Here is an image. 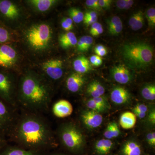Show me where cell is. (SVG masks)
Here are the masks:
<instances>
[{
	"label": "cell",
	"mask_w": 155,
	"mask_h": 155,
	"mask_svg": "<svg viewBox=\"0 0 155 155\" xmlns=\"http://www.w3.org/2000/svg\"><path fill=\"white\" fill-rule=\"evenodd\" d=\"M8 137L19 147L38 151L55 144L48 123L37 113L28 111L18 116Z\"/></svg>",
	"instance_id": "obj_1"
},
{
	"label": "cell",
	"mask_w": 155,
	"mask_h": 155,
	"mask_svg": "<svg viewBox=\"0 0 155 155\" xmlns=\"http://www.w3.org/2000/svg\"><path fill=\"white\" fill-rule=\"evenodd\" d=\"M19 100L28 112L38 114L45 111L51 102L50 89L38 78L27 75L22 78L20 82Z\"/></svg>",
	"instance_id": "obj_2"
},
{
	"label": "cell",
	"mask_w": 155,
	"mask_h": 155,
	"mask_svg": "<svg viewBox=\"0 0 155 155\" xmlns=\"http://www.w3.org/2000/svg\"><path fill=\"white\" fill-rule=\"evenodd\" d=\"M122 54L126 64L134 69H143L148 67L152 63L153 58V48L141 42L124 45Z\"/></svg>",
	"instance_id": "obj_3"
},
{
	"label": "cell",
	"mask_w": 155,
	"mask_h": 155,
	"mask_svg": "<svg viewBox=\"0 0 155 155\" xmlns=\"http://www.w3.org/2000/svg\"><path fill=\"white\" fill-rule=\"evenodd\" d=\"M58 137L61 144L69 152L78 155L85 149V137L80 128L72 122H67L58 129Z\"/></svg>",
	"instance_id": "obj_4"
},
{
	"label": "cell",
	"mask_w": 155,
	"mask_h": 155,
	"mask_svg": "<svg viewBox=\"0 0 155 155\" xmlns=\"http://www.w3.org/2000/svg\"><path fill=\"white\" fill-rule=\"evenodd\" d=\"M52 34L50 25L41 23L31 27L26 32V38L33 49L41 51L48 47L51 39Z\"/></svg>",
	"instance_id": "obj_5"
},
{
	"label": "cell",
	"mask_w": 155,
	"mask_h": 155,
	"mask_svg": "<svg viewBox=\"0 0 155 155\" xmlns=\"http://www.w3.org/2000/svg\"><path fill=\"white\" fill-rule=\"evenodd\" d=\"M18 116L15 107L0 98V136L8 139Z\"/></svg>",
	"instance_id": "obj_6"
},
{
	"label": "cell",
	"mask_w": 155,
	"mask_h": 155,
	"mask_svg": "<svg viewBox=\"0 0 155 155\" xmlns=\"http://www.w3.org/2000/svg\"><path fill=\"white\" fill-rule=\"evenodd\" d=\"M14 84L10 75L0 68V98L14 107H17L14 98Z\"/></svg>",
	"instance_id": "obj_7"
},
{
	"label": "cell",
	"mask_w": 155,
	"mask_h": 155,
	"mask_svg": "<svg viewBox=\"0 0 155 155\" xmlns=\"http://www.w3.org/2000/svg\"><path fill=\"white\" fill-rule=\"evenodd\" d=\"M17 60V53L8 44L0 45V68L9 69L14 66Z\"/></svg>",
	"instance_id": "obj_8"
},
{
	"label": "cell",
	"mask_w": 155,
	"mask_h": 155,
	"mask_svg": "<svg viewBox=\"0 0 155 155\" xmlns=\"http://www.w3.org/2000/svg\"><path fill=\"white\" fill-rule=\"evenodd\" d=\"M44 72L50 79L57 81L61 79L64 74L63 61L59 59H51L43 64Z\"/></svg>",
	"instance_id": "obj_9"
},
{
	"label": "cell",
	"mask_w": 155,
	"mask_h": 155,
	"mask_svg": "<svg viewBox=\"0 0 155 155\" xmlns=\"http://www.w3.org/2000/svg\"><path fill=\"white\" fill-rule=\"evenodd\" d=\"M80 118L83 125L91 129L99 127L103 121V117L101 114L89 110L83 111Z\"/></svg>",
	"instance_id": "obj_10"
},
{
	"label": "cell",
	"mask_w": 155,
	"mask_h": 155,
	"mask_svg": "<svg viewBox=\"0 0 155 155\" xmlns=\"http://www.w3.org/2000/svg\"><path fill=\"white\" fill-rule=\"evenodd\" d=\"M19 10L14 3L9 0H0V17L13 20L19 16Z\"/></svg>",
	"instance_id": "obj_11"
},
{
	"label": "cell",
	"mask_w": 155,
	"mask_h": 155,
	"mask_svg": "<svg viewBox=\"0 0 155 155\" xmlns=\"http://www.w3.org/2000/svg\"><path fill=\"white\" fill-rule=\"evenodd\" d=\"M110 72L114 80L121 84L128 83L132 78L130 71L124 65L115 66L111 69Z\"/></svg>",
	"instance_id": "obj_12"
},
{
	"label": "cell",
	"mask_w": 155,
	"mask_h": 155,
	"mask_svg": "<svg viewBox=\"0 0 155 155\" xmlns=\"http://www.w3.org/2000/svg\"><path fill=\"white\" fill-rule=\"evenodd\" d=\"M53 114L58 118H65L71 115L73 111L72 104L65 100L58 101L53 106Z\"/></svg>",
	"instance_id": "obj_13"
},
{
	"label": "cell",
	"mask_w": 155,
	"mask_h": 155,
	"mask_svg": "<svg viewBox=\"0 0 155 155\" xmlns=\"http://www.w3.org/2000/svg\"><path fill=\"white\" fill-rule=\"evenodd\" d=\"M119 155H144L140 144L135 140L125 142L119 150Z\"/></svg>",
	"instance_id": "obj_14"
},
{
	"label": "cell",
	"mask_w": 155,
	"mask_h": 155,
	"mask_svg": "<svg viewBox=\"0 0 155 155\" xmlns=\"http://www.w3.org/2000/svg\"><path fill=\"white\" fill-rule=\"evenodd\" d=\"M0 155H42L41 151L27 149L19 146L7 144L1 150Z\"/></svg>",
	"instance_id": "obj_15"
},
{
	"label": "cell",
	"mask_w": 155,
	"mask_h": 155,
	"mask_svg": "<svg viewBox=\"0 0 155 155\" xmlns=\"http://www.w3.org/2000/svg\"><path fill=\"white\" fill-rule=\"evenodd\" d=\"M84 83L85 79L82 75L75 72L67 78L66 85L69 91L72 93H76L81 89Z\"/></svg>",
	"instance_id": "obj_16"
},
{
	"label": "cell",
	"mask_w": 155,
	"mask_h": 155,
	"mask_svg": "<svg viewBox=\"0 0 155 155\" xmlns=\"http://www.w3.org/2000/svg\"><path fill=\"white\" fill-rule=\"evenodd\" d=\"M111 101L117 105H122L128 103L130 99L129 91L122 87H116L111 91Z\"/></svg>",
	"instance_id": "obj_17"
},
{
	"label": "cell",
	"mask_w": 155,
	"mask_h": 155,
	"mask_svg": "<svg viewBox=\"0 0 155 155\" xmlns=\"http://www.w3.org/2000/svg\"><path fill=\"white\" fill-rule=\"evenodd\" d=\"M114 142L110 140L102 139L95 143L93 152L95 155H108L114 149Z\"/></svg>",
	"instance_id": "obj_18"
},
{
	"label": "cell",
	"mask_w": 155,
	"mask_h": 155,
	"mask_svg": "<svg viewBox=\"0 0 155 155\" xmlns=\"http://www.w3.org/2000/svg\"><path fill=\"white\" fill-rule=\"evenodd\" d=\"M73 68L76 73L82 74L92 70L91 64L85 56H81L73 62Z\"/></svg>",
	"instance_id": "obj_19"
},
{
	"label": "cell",
	"mask_w": 155,
	"mask_h": 155,
	"mask_svg": "<svg viewBox=\"0 0 155 155\" xmlns=\"http://www.w3.org/2000/svg\"><path fill=\"white\" fill-rule=\"evenodd\" d=\"M137 122V117L132 112H126L121 115L119 123L121 127L125 129H129L134 127Z\"/></svg>",
	"instance_id": "obj_20"
},
{
	"label": "cell",
	"mask_w": 155,
	"mask_h": 155,
	"mask_svg": "<svg viewBox=\"0 0 155 155\" xmlns=\"http://www.w3.org/2000/svg\"><path fill=\"white\" fill-rule=\"evenodd\" d=\"M59 43L64 48H68L76 45L77 44V39L75 34L71 31L61 35L59 37Z\"/></svg>",
	"instance_id": "obj_21"
},
{
	"label": "cell",
	"mask_w": 155,
	"mask_h": 155,
	"mask_svg": "<svg viewBox=\"0 0 155 155\" xmlns=\"http://www.w3.org/2000/svg\"><path fill=\"white\" fill-rule=\"evenodd\" d=\"M86 91L91 98H96L102 96L105 90L104 87L100 82L97 81H94L88 84Z\"/></svg>",
	"instance_id": "obj_22"
},
{
	"label": "cell",
	"mask_w": 155,
	"mask_h": 155,
	"mask_svg": "<svg viewBox=\"0 0 155 155\" xmlns=\"http://www.w3.org/2000/svg\"><path fill=\"white\" fill-rule=\"evenodd\" d=\"M144 22V14L142 11H139L130 17L128 24L132 30L137 31L143 27Z\"/></svg>",
	"instance_id": "obj_23"
},
{
	"label": "cell",
	"mask_w": 155,
	"mask_h": 155,
	"mask_svg": "<svg viewBox=\"0 0 155 155\" xmlns=\"http://www.w3.org/2000/svg\"><path fill=\"white\" fill-rule=\"evenodd\" d=\"M108 31L112 35H119L123 29V24L120 17L114 16L109 19L107 22Z\"/></svg>",
	"instance_id": "obj_24"
},
{
	"label": "cell",
	"mask_w": 155,
	"mask_h": 155,
	"mask_svg": "<svg viewBox=\"0 0 155 155\" xmlns=\"http://www.w3.org/2000/svg\"><path fill=\"white\" fill-rule=\"evenodd\" d=\"M29 3L41 12L48 11L56 3L54 0H31Z\"/></svg>",
	"instance_id": "obj_25"
},
{
	"label": "cell",
	"mask_w": 155,
	"mask_h": 155,
	"mask_svg": "<svg viewBox=\"0 0 155 155\" xmlns=\"http://www.w3.org/2000/svg\"><path fill=\"white\" fill-rule=\"evenodd\" d=\"M120 134V130L118 124L116 122L109 123L104 133V137L106 139H111L118 137Z\"/></svg>",
	"instance_id": "obj_26"
},
{
	"label": "cell",
	"mask_w": 155,
	"mask_h": 155,
	"mask_svg": "<svg viewBox=\"0 0 155 155\" xmlns=\"http://www.w3.org/2000/svg\"><path fill=\"white\" fill-rule=\"evenodd\" d=\"M93 39L88 35L81 37L77 42V50L79 51L85 52L88 51L93 44Z\"/></svg>",
	"instance_id": "obj_27"
},
{
	"label": "cell",
	"mask_w": 155,
	"mask_h": 155,
	"mask_svg": "<svg viewBox=\"0 0 155 155\" xmlns=\"http://www.w3.org/2000/svg\"><path fill=\"white\" fill-rule=\"evenodd\" d=\"M142 96L145 99L154 101L155 99V85L153 84H146L142 88Z\"/></svg>",
	"instance_id": "obj_28"
},
{
	"label": "cell",
	"mask_w": 155,
	"mask_h": 155,
	"mask_svg": "<svg viewBox=\"0 0 155 155\" xmlns=\"http://www.w3.org/2000/svg\"><path fill=\"white\" fill-rule=\"evenodd\" d=\"M68 12L70 18L72 19L73 22L79 23L83 21L84 14L79 9L75 8H71Z\"/></svg>",
	"instance_id": "obj_29"
},
{
	"label": "cell",
	"mask_w": 155,
	"mask_h": 155,
	"mask_svg": "<svg viewBox=\"0 0 155 155\" xmlns=\"http://www.w3.org/2000/svg\"><path fill=\"white\" fill-rule=\"evenodd\" d=\"M86 105L88 108L89 110H91L96 113L101 114V113L105 112L108 109L105 107L104 106L101 105L95 102L92 99L89 100L86 102Z\"/></svg>",
	"instance_id": "obj_30"
},
{
	"label": "cell",
	"mask_w": 155,
	"mask_h": 155,
	"mask_svg": "<svg viewBox=\"0 0 155 155\" xmlns=\"http://www.w3.org/2000/svg\"><path fill=\"white\" fill-rule=\"evenodd\" d=\"M11 40V35L9 31L0 24V45L7 44Z\"/></svg>",
	"instance_id": "obj_31"
},
{
	"label": "cell",
	"mask_w": 155,
	"mask_h": 155,
	"mask_svg": "<svg viewBox=\"0 0 155 155\" xmlns=\"http://www.w3.org/2000/svg\"><path fill=\"white\" fill-rule=\"evenodd\" d=\"M146 17L147 20L148 24L150 27L155 26V9L154 8H150L147 10L146 13Z\"/></svg>",
	"instance_id": "obj_32"
},
{
	"label": "cell",
	"mask_w": 155,
	"mask_h": 155,
	"mask_svg": "<svg viewBox=\"0 0 155 155\" xmlns=\"http://www.w3.org/2000/svg\"><path fill=\"white\" fill-rule=\"evenodd\" d=\"M104 32L103 26L101 23L96 22L91 25L90 33L93 36L96 37L101 35Z\"/></svg>",
	"instance_id": "obj_33"
},
{
	"label": "cell",
	"mask_w": 155,
	"mask_h": 155,
	"mask_svg": "<svg viewBox=\"0 0 155 155\" xmlns=\"http://www.w3.org/2000/svg\"><path fill=\"white\" fill-rule=\"evenodd\" d=\"M134 3L132 0H119L116 2V6L120 10H128L133 6Z\"/></svg>",
	"instance_id": "obj_34"
},
{
	"label": "cell",
	"mask_w": 155,
	"mask_h": 155,
	"mask_svg": "<svg viewBox=\"0 0 155 155\" xmlns=\"http://www.w3.org/2000/svg\"><path fill=\"white\" fill-rule=\"evenodd\" d=\"M73 22L71 18L69 17H65L63 18L61 21V26L64 30L68 32L73 29Z\"/></svg>",
	"instance_id": "obj_35"
},
{
	"label": "cell",
	"mask_w": 155,
	"mask_h": 155,
	"mask_svg": "<svg viewBox=\"0 0 155 155\" xmlns=\"http://www.w3.org/2000/svg\"><path fill=\"white\" fill-rule=\"evenodd\" d=\"M94 52L97 56L100 57H104L107 54V51L105 47L101 45H97L94 48Z\"/></svg>",
	"instance_id": "obj_36"
},
{
	"label": "cell",
	"mask_w": 155,
	"mask_h": 155,
	"mask_svg": "<svg viewBox=\"0 0 155 155\" xmlns=\"http://www.w3.org/2000/svg\"><path fill=\"white\" fill-rule=\"evenodd\" d=\"M86 5L90 8L100 11L101 10L99 5L98 0H87L86 1Z\"/></svg>",
	"instance_id": "obj_37"
},
{
	"label": "cell",
	"mask_w": 155,
	"mask_h": 155,
	"mask_svg": "<svg viewBox=\"0 0 155 155\" xmlns=\"http://www.w3.org/2000/svg\"><path fill=\"white\" fill-rule=\"evenodd\" d=\"M94 101L98 103L101 105L104 106L105 107L109 109L110 107L109 103L107 101V100L105 97L102 96L98 97L96 98H91Z\"/></svg>",
	"instance_id": "obj_38"
},
{
	"label": "cell",
	"mask_w": 155,
	"mask_h": 155,
	"mask_svg": "<svg viewBox=\"0 0 155 155\" xmlns=\"http://www.w3.org/2000/svg\"><path fill=\"white\" fill-rule=\"evenodd\" d=\"M147 142L150 146L155 147V132H150L147 134Z\"/></svg>",
	"instance_id": "obj_39"
},
{
	"label": "cell",
	"mask_w": 155,
	"mask_h": 155,
	"mask_svg": "<svg viewBox=\"0 0 155 155\" xmlns=\"http://www.w3.org/2000/svg\"><path fill=\"white\" fill-rule=\"evenodd\" d=\"M132 111H138L141 113H147L148 107L144 104H139L133 108Z\"/></svg>",
	"instance_id": "obj_40"
},
{
	"label": "cell",
	"mask_w": 155,
	"mask_h": 155,
	"mask_svg": "<svg viewBox=\"0 0 155 155\" xmlns=\"http://www.w3.org/2000/svg\"><path fill=\"white\" fill-rule=\"evenodd\" d=\"M112 1L111 0H99V5L101 8H108L111 5Z\"/></svg>",
	"instance_id": "obj_41"
},
{
	"label": "cell",
	"mask_w": 155,
	"mask_h": 155,
	"mask_svg": "<svg viewBox=\"0 0 155 155\" xmlns=\"http://www.w3.org/2000/svg\"><path fill=\"white\" fill-rule=\"evenodd\" d=\"M97 17H91V18H84L83 22L85 25L89 26V25H92L95 22H97Z\"/></svg>",
	"instance_id": "obj_42"
},
{
	"label": "cell",
	"mask_w": 155,
	"mask_h": 155,
	"mask_svg": "<svg viewBox=\"0 0 155 155\" xmlns=\"http://www.w3.org/2000/svg\"><path fill=\"white\" fill-rule=\"evenodd\" d=\"M148 120L150 123L152 125H155V111L154 109H153L150 111L148 114Z\"/></svg>",
	"instance_id": "obj_43"
},
{
	"label": "cell",
	"mask_w": 155,
	"mask_h": 155,
	"mask_svg": "<svg viewBox=\"0 0 155 155\" xmlns=\"http://www.w3.org/2000/svg\"><path fill=\"white\" fill-rule=\"evenodd\" d=\"M8 144V139L6 137L0 136V151L4 147Z\"/></svg>",
	"instance_id": "obj_44"
},
{
	"label": "cell",
	"mask_w": 155,
	"mask_h": 155,
	"mask_svg": "<svg viewBox=\"0 0 155 155\" xmlns=\"http://www.w3.org/2000/svg\"><path fill=\"white\" fill-rule=\"evenodd\" d=\"M97 17V14L96 11H87L84 14V18H91Z\"/></svg>",
	"instance_id": "obj_45"
},
{
	"label": "cell",
	"mask_w": 155,
	"mask_h": 155,
	"mask_svg": "<svg viewBox=\"0 0 155 155\" xmlns=\"http://www.w3.org/2000/svg\"><path fill=\"white\" fill-rule=\"evenodd\" d=\"M134 115L136 117H138L140 119H144L145 117L146 116L147 113H141V112H138V111H133V112Z\"/></svg>",
	"instance_id": "obj_46"
},
{
	"label": "cell",
	"mask_w": 155,
	"mask_h": 155,
	"mask_svg": "<svg viewBox=\"0 0 155 155\" xmlns=\"http://www.w3.org/2000/svg\"><path fill=\"white\" fill-rule=\"evenodd\" d=\"M98 57V56H97V55H94L90 58L89 61L91 65L95 66L96 62Z\"/></svg>",
	"instance_id": "obj_47"
},
{
	"label": "cell",
	"mask_w": 155,
	"mask_h": 155,
	"mask_svg": "<svg viewBox=\"0 0 155 155\" xmlns=\"http://www.w3.org/2000/svg\"><path fill=\"white\" fill-rule=\"evenodd\" d=\"M103 63V60L101 57L98 56L97 60L96 62L95 67H99V66H101L102 64Z\"/></svg>",
	"instance_id": "obj_48"
},
{
	"label": "cell",
	"mask_w": 155,
	"mask_h": 155,
	"mask_svg": "<svg viewBox=\"0 0 155 155\" xmlns=\"http://www.w3.org/2000/svg\"><path fill=\"white\" fill-rule=\"evenodd\" d=\"M51 155H69L68 154H66L61 153H56L52 154Z\"/></svg>",
	"instance_id": "obj_49"
}]
</instances>
